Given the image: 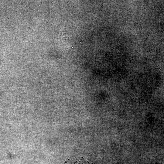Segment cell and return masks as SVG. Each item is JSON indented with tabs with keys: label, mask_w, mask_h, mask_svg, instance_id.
Masks as SVG:
<instances>
[{
	"label": "cell",
	"mask_w": 164,
	"mask_h": 164,
	"mask_svg": "<svg viewBox=\"0 0 164 164\" xmlns=\"http://www.w3.org/2000/svg\"><path fill=\"white\" fill-rule=\"evenodd\" d=\"M71 164H91L85 160L78 159L74 160Z\"/></svg>",
	"instance_id": "1"
}]
</instances>
